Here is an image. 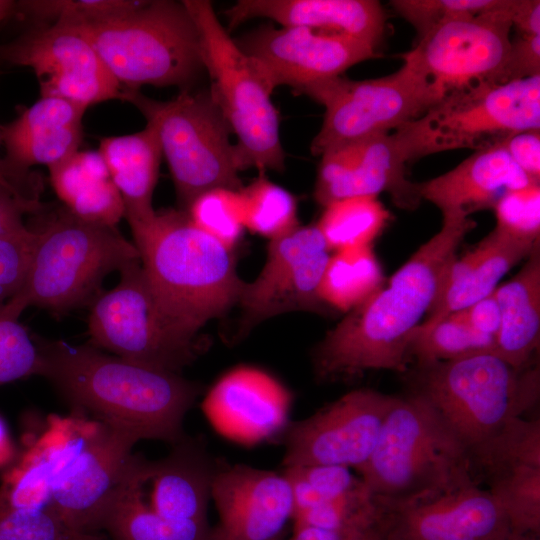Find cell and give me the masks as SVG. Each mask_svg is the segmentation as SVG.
Returning <instances> with one entry per match:
<instances>
[{
  "mask_svg": "<svg viewBox=\"0 0 540 540\" xmlns=\"http://www.w3.org/2000/svg\"><path fill=\"white\" fill-rule=\"evenodd\" d=\"M512 28L521 35H540V1L516 0Z\"/></svg>",
  "mask_w": 540,
  "mask_h": 540,
  "instance_id": "obj_50",
  "label": "cell"
},
{
  "mask_svg": "<svg viewBox=\"0 0 540 540\" xmlns=\"http://www.w3.org/2000/svg\"><path fill=\"white\" fill-rule=\"evenodd\" d=\"M190 220L230 250L245 229L239 190L216 188L197 196L185 210Z\"/></svg>",
  "mask_w": 540,
  "mask_h": 540,
  "instance_id": "obj_39",
  "label": "cell"
},
{
  "mask_svg": "<svg viewBox=\"0 0 540 540\" xmlns=\"http://www.w3.org/2000/svg\"><path fill=\"white\" fill-rule=\"evenodd\" d=\"M100 530H105L112 540H212L208 521L165 518L122 482L104 509Z\"/></svg>",
  "mask_w": 540,
  "mask_h": 540,
  "instance_id": "obj_30",
  "label": "cell"
},
{
  "mask_svg": "<svg viewBox=\"0 0 540 540\" xmlns=\"http://www.w3.org/2000/svg\"><path fill=\"white\" fill-rule=\"evenodd\" d=\"M503 540H538V539L536 538V536H533V535L519 536V535L511 534Z\"/></svg>",
  "mask_w": 540,
  "mask_h": 540,
  "instance_id": "obj_54",
  "label": "cell"
},
{
  "mask_svg": "<svg viewBox=\"0 0 540 540\" xmlns=\"http://www.w3.org/2000/svg\"><path fill=\"white\" fill-rule=\"evenodd\" d=\"M211 500L219 516L212 540H274L294 513L284 473L243 464L216 466Z\"/></svg>",
  "mask_w": 540,
  "mask_h": 540,
  "instance_id": "obj_20",
  "label": "cell"
},
{
  "mask_svg": "<svg viewBox=\"0 0 540 540\" xmlns=\"http://www.w3.org/2000/svg\"><path fill=\"white\" fill-rule=\"evenodd\" d=\"M500 146L531 180L540 183V129L516 133Z\"/></svg>",
  "mask_w": 540,
  "mask_h": 540,
  "instance_id": "obj_46",
  "label": "cell"
},
{
  "mask_svg": "<svg viewBox=\"0 0 540 540\" xmlns=\"http://www.w3.org/2000/svg\"><path fill=\"white\" fill-rule=\"evenodd\" d=\"M228 29L253 18L352 38L377 49L386 14L375 0H239L225 11Z\"/></svg>",
  "mask_w": 540,
  "mask_h": 540,
  "instance_id": "obj_24",
  "label": "cell"
},
{
  "mask_svg": "<svg viewBox=\"0 0 540 540\" xmlns=\"http://www.w3.org/2000/svg\"><path fill=\"white\" fill-rule=\"evenodd\" d=\"M235 41L274 89L287 85L295 92L379 57L364 42L303 27L263 25Z\"/></svg>",
  "mask_w": 540,
  "mask_h": 540,
  "instance_id": "obj_17",
  "label": "cell"
},
{
  "mask_svg": "<svg viewBox=\"0 0 540 540\" xmlns=\"http://www.w3.org/2000/svg\"><path fill=\"white\" fill-rule=\"evenodd\" d=\"M28 307L16 294L0 303V386L42 373V357L36 342L20 322Z\"/></svg>",
  "mask_w": 540,
  "mask_h": 540,
  "instance_id": "obj_37",
  "label": "cell"
},
{
  "mask_svg": "<svg viewBox=\"0 0 540 540\" xmlns=\"http://www.w3.org/2000/svg\"><path fill=\"white\" fill-rule=\"evenodd\" d=\"M158 135L175 187L179 209L186 210L200 194L226 188L240 190L241 170L232 132L210 89H183L159 101L139 90H123Z\"/></svg>",
  "mask_w": 540,
  "mask_h": 540,
  "instance_id": "obj_8",
  "label": "cell"
},
{
  "mask_svg": "<svg viewBox=\"0 0 540 540\" xmlns=\"http://www.w3.org/2000/svg\"><path fill=\"white\" fill-rule=\"evenodd\" d=\"M215 470L205 448L184 438L158 461L134 454L122 484L165 518L203 522Z\"/></svg>",
  "mask_w": 540,
  "mask_h": 540,
  "instance_id": "obj_22",
  "label": "cell"
},
{
  "mask_svg": "<svg viewBox=\"0 0 540 540\" xmlns=\"http://www.w3.org/2000/svg\"><path fill=\"white\" fill-rule=\"evenodd\" d=\"M408 392L423 399L470 455L539 399V365L516 368L494 352L415 365Z\"/></svg>",
  "mask_w": 540,
  "mask_h": 540,
  "instance_id": "obj_5",
  "label": "cell"
},
{
  "mask_svg": "<svg viewBox=\"0 0 540 540\" xmlns=\"http://www.w3.org/2000/svg\"><path fill=\"white\" fill-rule=\"evenodd\" d=\"M386 520L376 526L342 529L294 526L293 535L289 540H382Z\"/></svg>",
  "mask_w": 540,
  "mask_h": 540,
  "instance_id": "obj_48",
  "label": "cell"
},
{
  "mask_svg": "<svg viewBox=\"0 0 540 540\" xmlns=\"http://www.w3.org/2000/svg\"><path fill=\"white\" fill-rule=\"evenodd\" d=\"M540 75V35L517 34L511 38L502 83Z\"/></svg>",
  "mask_w": 540,
  "mask_h": 540,
  "instance_id": "obj_45",
  "label": "cell"
},
{
  "mask_svg": "<svg viewBox=\"0 0 540 540\" xmlns=\"http://www.w3.org/2000/svg\"><path fill=\"white\" fill-rule=\"evenodd\" d=\"M384 283L383 270L372 245L345 248L331 254L318 296L325 308L347 313Z\"/></svg>",
  "mask_w": 540,
  "mask_h": 540,
  "instance_id": "obj_31",
  "label": "cell"
},
{
  "mask_svg": "<svg viewBox=\"0 0 540 540\" xmlns=\"http://www.w3.org/2000/svg\"><path fill=\"white\" fill-rule=\"evenodd\" d=\"M140 262L162 312L185 340L237 304L244 281L233 250L203 232L182 209H162L130 225Z\"/></svg>",
  "mask_w": 540,
  "mask_h": 540,
  "instance_id": "obj_3",
  "label": "cell"
},
{
  "mask_svg": "<svg viewBox=\"0 0 540 540\" xmlns=\"http://www.w3.org/2000/svg\"><path fill=\"white\" fill-rule=\"evenodd\" d=\"M515 4L516 0H502L487 14L447 21L401 55L429 82L436 102L476 85L503 84Z\"/></svg>",
  "mask_w": 540,
  "mask_h": 540,
  "instance_id": "obj_13",
  "label": "cell"
},
{
  "mask_svg": "<svg viewBox=\"0 0 540 540\" xmlns=\"http://www.w3.org/2000/svg\"><path fill=\"white\" fill-rule=\"evenodd\" d=\"M294 499L292 519L325 501L338 497L362 484L351 468L333 465H312L284 468Z\"/></svg>",
  "mask_w": 540,
  "mask_h": 540,
  "instance_id": "obj_40",
  "label": "cell"
},
{
  "mask_svg": "<svg viewBox=\"0 0 540 540\" xmlns=\"http://www.w3.org/2000/svg\"><path fill=\"white\" fill-rule=\"evenodd\" d=\"M475 226L466 215L443 217L441 229L314 347L316 378L331 381L370 370L405 374L414 331L436 301L459 245Z\"/></svg>",
  "mask_w": 540,
  "mask_h": 540,
  "instance_id": "obj_1",
  "label": "cell"
},
{
  "mask_svg": "<svg viewBox=\"0 0 540 540\" xmlns=\"http://www.w3.org/2000/svg\"><path fill=\"white\" fill-rule=\"evenodd\" d=\"M459 312L474 331L495 341L501 325V313L493 293Z\"/></svg>",
  "mask_w": 540,
  "mask_h": 540,
  "instance_id": "obj_49",
  "label": "cell"
},
{
  "mask_svg": "<svg viewBox=\"0 0 540 540\" xmlns=\"http://www.w3.org/2000/svg\"><path fill=\"white\" fill-rule=\"evenodd\" d=\"M43 210L38 193L16 191L0 186V234L25 225L28 214Z\"/></svg>",
  "mask_w": 540,
  "mask_h": 540,
  "instance_id": "obj_47",
  "label": "cell"
},
{
  "mask_svg": "<svg viewBox=\"0 0 540 540\" xmlns=\"http://www.w3.org/2000/svg\"><path fill=\"white\" fill-rule=\"evenodd\" d=\"M493 295L501 313L494 353L516 368L534 363L540 343V246Z\"/></svg>",
  "mask_w": 540,
  "mask_h": 540,
  "instance_id": "obj_28",
  "label": "cell"
},
{
  "mask_svg": "<svg viewBox=\"0 0 540 540\" xmlns=\"http://www.w3.org/2000/svg\"><path fill=\"white\" fill-rule=\"evenodd\" d=\"M245 229L274 240L299 226L297 201L285 188L260 175L239 190Z\"/></svg>",
  "mask_w": 540,
  "mask_h": 540,
  "instance_id": "obj_35",
  "label": "cell"
},
{
  "mask_svg": "<svg viewBox=\"0 0 540 540\" xmlns=\"http://www.w3.org/2000/svg\"><path fill=\"white\" fill-rule=\"evenodd\" d=\"M2 144V137H1V124H0V145ZM0 186H3L5 188L16 190V191H24V192H30V193H38V189H28L21 187L17 185L16 183L12 182L7 175L5 174V171L3 169L2 159L0 158Z\"/></svg>",
  "mask_w": 540,
  "mask_h": 540,
  "instance_id": "obj_51",
  "label": "cell"
},
{
  "mask_svg": "<svg viewBox=\"0 0 540 540\" xmlns=\"http://www.w3.org/2000/svg\"><path fill=\"white\" fill-rule=\"evenodd\" d=\"M356 472L390 509L479 485L466 447L432 407L410 393L394 396L376 446Z\"/></svg>",
  "mask_w": 540,
  "mask_h": 540,
  "instance_id": "obj_4",
  "label": "cell"
},
{
  "mask_svg": "<svg viewBox=\"0 0 540 540\" xmlns=\"http://www.w3.org/2000/svg\"><path fill=\"white\" fill-rule=\"evenodd\" d=\"M119 273L118 283L90 304V344L131 361L179 373L198 356L197 342L187 341L175 331L158 305L140 261Z\"/></svg>",
  "mask_w": 540,
  "mask_h": 540,
  "instance_id": "obj_12",
  "label": "cell"
},
{
  "mask_svg": "<svg viewBox=\"0 0 540 540\" xmlns=\"http://www.w3.org/2000/svg\"><path fill=\"white\" fill-rule=\"evenodd\" d=\"M138 442L133 435L95 420L89 438L50 491L49 506L73 530H100L104 509L119 488Z\"/></svg>",
  "mask_w": 540,
  "mask_h": 540,
  "instance_id": "obj_19",
  "label": "cell"
},
{
  "mask_svg": "<svg viewBox=\"0 0 540 540\" xmlns=\"http://www.w3.org/2000/svg\"><path fill=\"white\" fill-rule=\"evenodd\" d=\"M330 252L315 224L299 225L271 240L260 273L244 282L236 304L242 312V330L283 313L325 309L318 289Z\"/></svg>",
  "mask_w": 540,
  "mask_h": 540,
  "instance_id": "obj_16",
  "label": "cell"
},
{
  "mask_svg": "<svg viewBox=\"0 0 540 540\" xmlns=\"http://www.w3.org/2000/svg\"><path fill=\"white\" fill-rule=\"evenodd\" d=\"M502 0H393L394 10L416 31L417 40L435 27L461 17L487 14Z\"/></svg>",
  "mask_w": 540,
  "mask_h": 540,
  "instance_id": "obj_42",
  "label": "cell"
},
{
  "mask_svg": "<svg viewBox=\"0 0 540 540\" xmlns=\"http://www.w3.org/2000/svg\"><path fill=\"white\" fill-rule=\"evenodd\" d=\"M90 540H103V539L100 538V537H98V536L96 535L94 538H92V539H90Z\"/></svg>",
  "mask_w": 540,
  "mask_h": 540,
  "instance_id": "obj_55",
  "label": "cell"
},
{
  "mask_svg": "<svg viewBox=\"0 0 540 540\" xmlns=\"http://www.w3.org/2000/svg\"><path fill=\"white\" fill-rule=\"evenodd\" d=\"M391 220L376 196H356L324 207L315 224L330 251L372 245Z\"/></svg>",
  "mask_w": 540,
  "mask_h": 540,
  "instance_id": "obj_32",
  "label": "cell"
},
{
  "mask_svg": "<svg viewBox=\"0 0 540 540\" xmlns=\"http://www.w3.org/2000/svg\"><path fill=\"white\" fill-rule=\"evenodd\" d=\"M86 109L57 97H41L21 108L10 123L1 125L5 146L3 169L17 185L37 189L28 170L34 165H57L79 150Z\"/></svg>",
  "mask_w": 540,
  "mask_h": 540,
  "instance_id": "obj_23",
  "label": "cell"
},
{
  "mask_svg": "<svg viewBox=\"0 0 540 540\" xmlns=\"http://www.w3.org/2000/svg\"><path fill=\"white\" fill-rule=\"evenodd\" d=\"M98 151L122 197L129 226L150 219L163 156L155 128L147 123L138 132L102 138Z\"/></svg>",
  "mask_w": 540,
  "mask_h": 540,
  "instance_id": "obj_27",
  "label": "cell"
},
{
  "mask_svg": "<svg viewBox=\"0 0 540 540\" xmlns=\"http://www.w3.org/2000/svg\"><path fill=\"white\" fill-rule=\"evenodd\" d=\"M71 529L50 507L0 508V540H90Z\"/></svg>",
  "mask_w": 540,
  "mask_h": 540,
  "instance_id": "obj_41",
  "label": "cell"
},
{
  "mask_svg": "<svg viewBox=\"0 0 540 540\" xmlns=\"http://www.w3.org/2000/svg\"><path fill=\"white\" fill-rule=\"evenodd\" d=\"M16 1L0 0V23L15 14Z\"/></svg>",
  "mask_w": 540,
  "mask_h": 540,
  "instance_id": "obj_52",
  "label": "cell"
},
{
  "mask_svg": "<svg viewBox=\"0 0 540 540\" xmlns=\"http://www.w3.org/2000/svg\"><path fill=\"white\" fill-rule=\"evenodd\" d=\"M144 0H23L16 1L15 14L36 24L75 27L106 22L124 16Z\"/></svg>",
  "mask_w": 540,
  "mask_h": 540,
  "instance_id": "obj_38",
  "label": "cell"
},
{
  "mask_svg": "<svg viewBox=\"0 0 540 540\" xmlns=\"http://www.w3.org/2000/svg\"><path fill=\"white\" fill-rule=\"evenodd\" d=\"M68 28L91 43L123 90L189 89L205 70L200 33L182 1L144 0L119 18Z\"/></svg>",
  "mask_w": 540,
  "mask_h": 540,
  "instance_id": "obj_6",
  "label": "cell"
},
{
  "mask_svg": "<svg viewBox=\"0 0 540 540\" xmlns=\"http://www.w3.org/2000/svg\"><path fill=\"white\" fill-rule=\"evenodd\" d=\"M298 93L325 108L322 126L310 145L314 156L346 143L393 132L436 103L429 82L406 59L401 68L387 76L367 80L338 76Z\"/></svg>",
  "mask_w": 540,
  "mask_h": 540,
  "instance_id": "obj_11",
  "label": "cell"
},
{
  "mask_svg": "<svg viewBox=\"0 0 540 540\" xmlns=\"http://www.w3.org/2000/svg\"><path fill=\"white\" fill-rule=\"evenodd\" d=\"M494 229L520 242L540 240V183L507 192L493 208Z\"/></svg>",
  "mask_w": 540,
  "mask_h": 540,
  "instance_id": "obj_43",
  "label": "cell"
},
{
  "mask_svg": "<svg viewBox=\"0 0 540 540\" xmlns=\"http://www.w3.org/2000/svg\"><path fill=\"white\" fill-rule=\"evenodd\" d=\"M537 183L497 145L476 150L448 172L418 182V193L421 200L434 204L443 217L470 216L479 210L493 209L509 191Z\"/></svg>",
  "mask_w": 540,
  "mask_h": 540,
  "instance_id": "obj_25",
  "label": "cell"
},
{
  "mask_svg": "<svg viewBox=\"0 0 540 540\" xmlns=\"http://www.w3.org/2000/svg\"><path fill=\"white\" fill-rule=\"evenodd\" d=\"M274 540H277V539H274Z\"/></svg>",
  "mask_w": 540,
  "mask_h": 540,
  "instance_id": "obj_56",
  "label": "cell"
},
{
  "mask_svg": "<svg viewBox=\"0 0 540 540\" xmlns=\"http://www.w3.org/2000/svg\"><path fill=\"white\" fill-rule=\"evenodd\" d=\"M0 62L31 68L41 97H57L85 109L121 100L123 88L91 43L75 30L35 24L16 39L0 44Z\"/></svg>",
  "mask_w": 540,
  "mask_h": 540,
  "instance_id": "obj_14",
  "label": "cell"
},
{
  "mask_svg": "<svg viewBox=\"0 0 540 540\" xmlns=\"http://www.w3.org/2000/svg\"><path fill=\"white\" fill-rule=\"evenodd\" d=\"M394 396L352 390L293 423L285 436L284 468L333 465L356 471L370 458Z\"/></svg>",
  "mask_w": 540,
  "mask_h": 540,
  "instance_id": "obj_15",
  "label": "cell"
},
{
  "mask_svg": "<svg viewBox=\"0 0 540 540\" xmlns=\"http://www.w3.org/2000/svg\"><path fill=\"white\" fill-rule=\"evenodd\" d=\"M472 475L480 485L519 465H540V421L517 417L469 455Z\"/></svg>",
  "mask_w": 540,
  "mask_h": 540,
  "instance_id": "obj_33",
  "label": "cell"
},
{
  "mask_svg": "<svg viewBox=\"0 0 540 540\" xmlns=\"http://www.w3.org/2000/svg\"><path fill=\"white\" fill-rule=\"evenodd\" d=\"M539 244L514 240L493 229L447 268L441 290L423 323L461 311L491 295L502 277Z\"/></svg>",
  "mask_w": 540,
  "mask_h": 540,
  "instance_id": "obj_26",
  "label": "cell"
},
{
  "mask_svg": "<svg viewBox=\"0 0 540 540\" xmlns=\"http://www.w3.org/2000/svg\"><path fill=\"white\" fill-rule=\"evenodd\" d=\"M10 452L7 435L2 422L0 421V462L3 461Z\"/></svg>",
  "mask_w": 540,
  "mask_h": 540,
  "instance_id": "obj_53",
  "label": "cell"
},
{
  "mask_svg": "<svg viewBox=\"0 0 540 540\" xmlns=\"http://www.w3.org/2000/svg\"><path fill=\"white\" fill-rule=\"evenodd\" d=\"M511 534L495 498L475 484L392 508L382 540H503Z\"/></svg>",
  "mask_w": 540,
  "mask_h": 540,
  "instance_id": "obj_21",
  "label": "cell"
},
{
  "mask_svg": "<svg viewBox=\"0 0 540 540\" xmlns=\"http://www.w3.org/2000/svg\"><path fill=\"white\" fill-rule=\"evenodd\" d=\"M35 228L27 277L18 293L28 307L62 314L91 304L107 275L140 261L135 244L116 227L83 221L64 206Z\"/></svg>",
  "mask_w": 540,
  "mask_h": 540,
  "instance_id": "obj_7",
  "label": "cell"
},
{
  "mask_svg": "<svg viewBox=\"0 0 540 540\" xmlns=\"http://www.w3.org/2000/svg\"><path fill=\"white\" fill-rule=\"evenodd\" d=\"M48 170L54 192L77 218L116 227L125 217L122 197L98 150H78Z\"/></svg>",
  "mask_w": 540,
  "mask_h": 540,
  "instance_id": "obj_29",
  "label": "cell"
},
{
  "mask_svg": "<svg viewBox=\"0 0 540 540\" xmlns=\"http://www.w3.org/2000/svg\"><path fill=\"white\" fill-rule=\"evenodd\" d=\"M37 237L35 226L25 225L0 234V303L22 289Z\"/></svg>",
  "mask_w": 540,
  "mask_h": 540,
  "instance_id": "obj_44",
  "label": "cell"
},
{
  "mask_svg": "<svg viewBox=\"0 0 540 540\" xmlns=\"http://www.w3.org/2000/svg\"><path fill=\"white\" fill-rule=\"evenodd\" d=\"M488 491L505 513L514 535L540 531V465H519L488 482Z\"/></svg>",
  "mask_w": 540,
  "mask_h": 540,
  "instance_id": "obj_36",
  "label": "cell"
},
{
  "mask_svg": "<svg viewBox=\"0 0 540 540\" xmlns=\"http://www.w3.org/2000/svg\"><path fill=\"white\" fill-rule=\"evenodd\" d=\"M494 345V339L474 331L458 311L431 323L422 322L414 331L408 356L410 362L420 365L494 352Z\"/></svg>",
  "mask_w": 540,
  "mask_h": 540,
  "instance_id": "obj_34",
  "label": "cell"
},
{
  "mask_svg": "<svg viewBox=\"0 0 540 540\" xmlns=\"http://www.w3.org/2000/svg\"><path fill=\"white\" fill-rule=\"evenodd\" d=\"M530 129H540V75L451 92L393 132L411 162L443 151L497 146Z\"/></svg>",
  "mask_w": 540,
  "mask_h": 540,
  "instance_id": "obj_10",
  "label": "cell"
},
{
  "mask_svg": "<svg viewBox=\"0 0 540 540\" xmlns=\"http://www.w3.org/2000/svg\"><path fill=\"white\" fill-rule=\"evenodd\" d=\"M200 33L209 88L232 132L241 170L282 172L285 152L274 88L257 64L229 36L208 0H183Z\"/></svg>",
  "mask_w": 540,
  "mask_h": 540,
  "instance_id": "obj_9",
  "label": "cell"
},
{
  "mask_svg": "<svg viewBox=\"0 0 540 540\" xmlns=\"http://www.w3.org/2000/svg\"><path fill=\"white\" fill-rule=\"evenodd\" d=\"M41 376L77 411L138 439L176 444L200 386L179 373L159 369L87 345L36 340Z\"/></svg>",
  "mask_w": 540,
  "mask_h": 540,
  "instance_id": "obj_2",
  "label": "cell"
},
{
  "mask_svg": "<svg viewBox=\"0 0 540 540\" xmlns=\"http://www.w3.org/2000/svg\"><path fill=\"white\" fill-rule=\"evenodd\" d=\"M320 157L314 198L323 207L349 197H378L382 192L404 209H415L421 201L418 182L406 177L409 161L394 132L334 147Z\"/></svg>",
  "mask_w": 540,
  "mask_h": 540,
  "instance_id": "obj_18",
  "label": "cell"
}]
</instances>
